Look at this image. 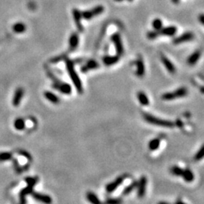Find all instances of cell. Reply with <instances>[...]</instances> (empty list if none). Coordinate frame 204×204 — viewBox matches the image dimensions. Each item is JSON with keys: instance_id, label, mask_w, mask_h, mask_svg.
<instances>
[{"instance_id": "obj_1", "label": "cell", "mask_w": 204, "mask_h": 204, "mask_svg": "<svg viewBox=\"0 0 204 204\" xmlns=\"http://www.w3.org/2000/svg\"><path fill=\"white\" fill-rule=\"evenodd\" d=\"M64 60L66 61V67H67V70L68 72L70 78L71 79L72 82L74 83L77 91L79 93H80V94H82L83 92V84H82L80 77H79V75L77 74V72H76L75 68H74V61H72V60L69 59V58H67V57Z\"/></svg>"}, {"instance_id": "obj_2", "label": "cell", "mask_w": 204, "mask_h": 204, "mask_svg": "<svg viewBox=\"0 0 204 204\" xmlns=\"http://www.w3.org/2000/svg\"><path fill=\"white\" fill-rule=\"evenodd\" d=\"M143 117L146 122L154 126H159L163 128H173L175 126V123L170 120H163V119L158 118L156 116H153L150 113H144L143 114Z\"/></svg>"}, {"instance_id": "obj_3", "label": "cell", "mask_w": 204, "mask_h": 204, "mask_svg": "<svg viewBox=\"0 0 204 204\" xmlns=\"http://www.w3.org/2000/svg\"><path fill=\"white\" fill-rule=\"evenodd\" d=\"M48 76L50 77V78L53 81V85L52 86L54 87L55 89L58 90L60 92H61L62 94L64 95H70L72 92V88L71 86H70L69 83H63V82L60 81L51 72H48Z\"/></svg>"}, {"instance_id": "obj_4", "label": "cell", "mask_w": 204, "mask_h": 204, "mask_svg": "<svg viewBox=\"0 0 204 204\" xmlns=\"http://www.w3.org/2000/svg\"><path fill=\"white\" fill-rule=\"evenodd\" d=\"M188 95V89L185 87H181L176 91L166 92L162 95V99L164 101H172L174 99L184 98Z\"/></svg>"}, {"instance_id": "obj_5", "label": "cell", "mask_w": 204, "mask_h": 204, "mask_svg": "<svg viewBox=\"0 0 204 204\" xmlns=\"http://www.w3.org/2000/svg\"><path fill=\"white\" fill-rule=\"evenodd\" d=\"M110 39H111L112 42L114 44L117 55L121 56L124 52V48H123V45L120 34H118V33L113 34L110 37Z\"/></svg>"}, {"instance_id": "obj_6", "label": "cell", "mask_w": 204, "mask_h": 204, "mask_svg": "<svg viewBox=\"0 0 204 204\" xmlns=\"http://www.w3.org/2000/svg\"><path fill=\"white\" fill-rule=\"evenodd\" d=\"M127 176H128L127 175H123V176H120V177L117 178V179L115 181H113V182L107 184V185H106V191H107V193L110 194L112 193V192L114 191H116V189L118 188V187L120 186V185L123 183V182H124V180L126 179V178L127 177Z\"/></svg>"}, {"instance_id": "obj_7", "label": "cell", "mask_w": 204, "mask_h": 204, "mask_svg": "<svg viewBox=\"0 0 204 204\" xmlns=\"http://www.w3.org/2000/svg\"><path fill=\"white\" fill-rule=\"evenodd\" d=\"M147 178L145 176H142L138 182L137 185V195L139 198H142L146 193V188H147Z\"/></svg>"}, {"instance_id": "obj_8", "label": "cell", "mask_w": 204, "mask_h": 204, "mask_svg": "<svg viewBox=\"0 0 204 204\" xmlns=\"http://www.w3.org/2000/svg\"><path fill=\"white\" fill-rule=\"evenodd\" d=\"M194 38V34L191 32H186L182 34L180 36L177 37L173 40V44L175 45H179L182 43L187 42L191 41Z\"/></svg>"}, {"instance_id": "obj_9", "label": "cell", "mask_w": 204, "mask_h": 204, "mask_svg": "<svg viewBox=\"0 0 204 204\" xmlns=\"http://www.w3.org/2000/svg\"><path fill=\"white\" fill-rule=\"evenodd\" d=\"M72 13H73V16H74V22H75L76 26H77V29L80 32H83L84 31V28H83V26L81 24V19H82V16H81V12L79 9L77 8H74L73 11H72Z\"/></svg>"}, {"instance_id": "obj_10", "label": "cell", "mask_w": 204, "mask_h": 204, "mask_svg": "<svg viewBox=\"0 0 204 204\" xmlns=\"http://www.w3.org/2000/svg\"><path fill=\"white\" fill-rule=\"evenodd\" d=\"M24 89L21 88V87H19V88H18L16 90H15L14 96H13V99H12L13 106H14V107H18V106L19 105L21 100H22L23 97H24Z\"/></svg>"}, {"instance_id": "obj_11", "label": "cell", "mask_w": 204, "mask_h": 204, "mask_svg": "<svg viewBox=\"0 0 204 204\" xmlns=\"http://www.w3.org/2000/svg\"><path fill=\"white\" fill-rule=\"evenodd\" d=\"M32 195L33 198L34 200L37 201H39V202L44 203H51L52 202V200H51V197L48 196L46 194H43L38 193V192H34V191H32V193L31 194Z\"/></svg>"}, {"instance_id": "obj_12", "label": "cell", "mask_w": 204, "mask_h": 204, "mask_svg": "<svg viewBox=\"0 0 204 204\" xmlns=\"http://www.w3.org/2000/svg\"><path fill=\"white\" fill-rule=\"evenodd\" d=\"M80 42V38L77 33H73L69 38V50L73 51L77 48Z\"/></svg>"}, {"instance_id": "obj_13", "label": "cell", "mask_w": 204, "mask_h": 204, "mask_svg": "<svg viewBox=\"0 0 204 204\" xmlns=\"http://www.w3.org/2000/svg\"><path fill=\"white\" fill-rule=\"evenodd\" d=\"M177 33V27L176 26H169V27H162L159 31V34L166 36H173Z\"/></svg>"}, {"instance_id": "obj_14", "label": "cell", "mask_w": 204, "mask_h": 204, "mask_svg": "<svg viewBox=\"0 0 204 204\" xmlns=\"http://www.w3.org/2000/svg\"><path fill=\"white\" fill-rule=\"evenodd\" d=\"M161 57V61L162 62H163V65H164V67H166V69L168 70V72H169V74H175L176 70L175 66H174V64L172 63V61H171L168 57H166V56L163 55V54H161V57Z\"/></svg>"}, {"instance_id": "obj_15", "label": "cell", "mask_w": 204, "mask_h": 204, "mask_svg": "<svg viewBox=\"0 0 204 204\" xmlns=\"http://www.w3.org/2000/svg\"><path fill=\"white\" fill-rule=\"evenodd\" d=\"M99 64L95 60H89L87 61L85 65H83L81 67V72L82 73H86V72L89 71L91 70H94V69H97L99 67Z\"/></svg>"}, {"instance_id": "obj_16", "label": "cell", "mask_w": 204, "mask_h": 204, "mask_svg": "<svg viewBox=\"0 0 204 204\" xmlns=\"http://www.w3.org/2000/svg\"><path fill=\"white\" fill-rule=\"evenodd\" d=\"M103 62L106 66H112L116 64L120 60L119 55H105L103 57Z\"/></svg>"}, {"instance_id": "obj_17", "label": "cell", "mask_w": 204, "mask_h": 204, "mask_svg": "<svg viewBox=\"0 0 204 204\" xmlns=\"http://www.w3.org/2000/svg\"><path fill=\"white\" fill-rule=\"evenodd\" d=\"M136 66V75L138 77H142L145 74V66L144 61L141 59H138L135 62Z\"/></svg>"}, {"instance_id": "obj_18", "label": "cell", "mask_w": 204, "mask_h": 204, "mask_svg": "<svg viewBox=\"0 0 204 204\" xmlns=\"http://www.w3.org/2000/svg\"><path fill=\"white\" fill-rule=\"evenodd\" d=\"M33 189H34V187L27 185V186L26 187V188H23L22 190L20 191V194H19L20 202H21V203H25L26 196H27L28 194H31L33 191Z\"/></svg>"}, {"instance_id": "obj_19", "label": "cell", "mask_w": 204, "mask_h": 204, "mask_svg": "<svg viewBox=\"0 0 204 204\" xmlns=\"http://www.w3.org/2000/svg\"><path fill=\"white\" fill-rule=\"evenodd\" d=\"M201 56V51L200 50H197L193 54H191L189 57L188 58V63L189 65L193 66L199 61Z\"/></svg>"}, {"instance_id": "obj_20", "label": "cell", "mask_w": 204, "mask_h": 204, "mask_svg": "<svg viewBox=\"0 0 204 204\" xmlns=\"http://www.w3.org/2000/svg\"><path fill=\"white\" fill-rule=\"evenodd\" d=\"M44 97H45L47 100L49 101L51 103H52V104H56L59 103L60 100L59 98H58V97H57L56 95H54L53 92H51L45 91V92H44Z\"/></svg>"}, {"instance_id": "obj_21", "label": "cell", "mask_w": 204, "mask_h": 204, "mask_svg": "<svg viewBox=\"0 0 204 204\" xmlns=\"http://www.w3.org/2000/svg\"><path fill=\"white\" fill-rule=\"evenodd\" d=\"M137 98L138 99V101L141 105L148 106L150 104V101L147 98V95L145 94L144 92H139L137 95Z\"/></svg>"}, {"instance_id": "obj_22", "label": "cell", "mask_w": 204, "mask_h": 204, "mask_svg": "<svg viewBox=\"0 0 204 204\" xmlns=\"http://www.w3.org/2000/svg\"><path fill=\"white\" fill-rule=\"evenodd\" d=\"M182 176L184 179V180L186 182H193L194 179V176L193 172L189 169H185V170H183Z\"/></svg>"}, {"instance_id": "obj_23", "label": "cell", "mask_w": 204, "mask_h": 204, "mask_svg": "<svg viewBox=\"0 0 204 204\" xmlns=\"http://www.w3.org/2000/svg\"><path fill=\"white\" fill-rule=\"evenodd\" d=\"M13 31L16 34H22L24 33L27 30V27L25 24L22 22H18L13 25Z\"/></svg>"}, {"instance_id": "obj_24", "label": "cell", "mask_w": 204, "mask_h": 204, "mask_svg": "<svg viewBox=\"0 0 204 204\" xmlns=\"http://www.w3.org/2000/svg\"><path fill=\"white\" fill-rule=\"evenodd\" d=\"M137 185H138V181H134L133 182H132L130 185H128L127 187H126V188L123 189V193H122L123 194V195H129V194L132 193V192H133V191L137 188Z\"/></svg>"}, {"instance_id": "obj_25", "label": "cell", "mask_w": 204, "mask_h": 204, "mask_svg": "<svg viewBox=\"0 0 204 204\" xmlns=\"http://www.w3.org/2000/svg\"><path fill=\"white\" fill-rule=\"evenodd\" d=\"M159 145H160V139L159 138H153L151 141H150L148 144V148L151 151L157 150L159 148Z\"/></svg>"}, {"instance_id": "obj_26", "label": "cell", "mask_w": 204, "mask_h": 204, "mask_svg": "<svg viewBox=\"0 0 204 204\" xmlns=\"http://www.w3.org/2000/svg\"><path fill=\"white\" fill-rule=\"evenodd\" d=\"M86 198L89 201L90 203L93 204H99L101 203L100 200L98 199L97 195L95 194L92 193V192H88L87 194H86Z\"/></svg>"}, {"instance_id": "obj_27", "label": "cell", "mask_w": 204, "mask_h": 204, "mask_svg": "<svg viewBox=\"0 0 204 204\" xmlns=\"http://www.w3.org/2000/svg\"><path fill=\"white\" fill-rule=\"evenodd\" d=\"M14 126L17 130L21 131L25 129V121L22 118H18L14 120Z\"/></svg>"}, {"instance_id": "obj_28", "label": "cell", "mask_w": 204, "mask_h": 204, "mask_svg": "<svg viewBox=\"0 0 204 204\" xmlns=\"http://www.w3.org/2000/svg\"><path fill=\"white\" fill-rule=\"evenodd\" d=\"M152 27H153V28L154 29L155 31H159L163 27V21L159 18H156L152 22Z\"/></svg>"}, {"instance_id": "obj_29", "label": "cell", "mask_w": 204, "mask_h": 204, "mask_svg": "<svg viewBox=\"0 0 204 204\" xmlns=\"http://www.w3.org/2000/svg\"><path fill=\"white\" fill-rule=\"evenodd\" d=\"M13 154L11 152H1L0 153V162L7 161L12 159Z\"/></svg>"}, {"instance_id": "obj_30", "label": "cell", "mask_w": 204, "mask_h": 204, "mask_svg": "<svg viewBox=\"0 0 204 204\" xmlns=\"http://www.w3.org/2000/svg\"><path fill=\"white\" fill-rule=\"evenodd\" d=\"M104 8L103 5H97L96 7L93 8L92 9H91L92 13L93 16L95 17L98 16V15H100L101 14L104 12Z\"/></svg>"}, {"instance_id": "obj_31", "label": "cell", "mask_w": 204, "mask_h": 204, "mask_svg": "<svg viewBox=\"0 0 204 204\" xmlns=\"http://www.w3.org/2000/svg\"><path fill=\"white\" fill-rule=\"evenodd\" d=\"M183 170L184 169H182V168L179 167V166H172V167L171 168V172H172V174H173L174 176H182Z\"/></svg>"}, {"instance_id": "obj_32", "label": "cell", "mask_w": 204, "mask_h": 204, "mask_svg": "<svg viewBox=\"0 0 204 204\" xmlns=\"http://www.w3.org/2000/svg\"><path fill=\"white\" fill-rule=\"evenodd\" d=\"M81 16L82 18H83L85 20H91L94 18L91 10H86V11L81 12Z\"/></svg>"}, {"instance_id": "obj_33", "label": "cell", "mask_w": 204, "mask_h": 204, "mask_svg": "<svg viewBox=\"0 0 204 204\" xmlns=\"http://www.w3.org/2000/svg\"><path fill=\"white\" fill-rule=\"evenodd\" d=\"M159 36H160V34H159V31H155V30L153 31H149V32L147 34V39L150 40L155 39L157 38Z\"/></svg>"}, {"instance_id": "obj_34", "label": "cell", "mask_w": 204, "mask_h": 204, "mask_svg": "<svg viewBox=\"0 0 204 204\" xmlns=\"http://www.w3.org/2000/svg\"><path fill=\"white\" fill-rule=\"evenodd\" d=\"M38 179H39L37 177H27L25 179V182L28 185L34 187L36 184L38 182Z\"/></svg>"}, {"instance_id": "obj_35", "label": "cell", "mask_w": 204, "mask_h": 204, "mask_svg": "<svg viewBox=\"0 0 204 204\" xmlns=\"http://www.w3.org/2000/svg\"><path fill=\"white\" fill-rule=\"evenodd\" d=\"M204 156V150H203V146L200 148V150L197 152V153L195 154L194 159L195 160H200L201 159H203Z\"/></svg>"}, {"instance_id": "obj_36", "label": "cell", "mask_w": 204, "mask_h": 204, "mask_svg": "<svg viewBox=\"0 0 204 204\" xmlns=\"http://www.w3.org/2000/svg\"><path fill=\"white\" fill-rule=\"evenodd\" d=\"M122 202V200L120 198H109L106 200V203L109 204H117Z\"/></svg>"}, {"instance_id": "obj_37", "label": "cell", "mask_w": 204, "mask_h": 204, "mask_svg": "<svg viewBox=\"0 0 204 204\" xmlns=\"http://www.w3.org/2000/svg\"><path fill=\"white\" fill-rule=\"evenodd\" d=\"M65 58H66L65 54H62V55L57 56V57L51 58V63H57V62H59V61H62V60H64Z\"/></svg>"}, {"instance_id": "obj_38", "label": "cell", "mask_w": 204, "mask_h": 204, "mask_svg": "<svg viewBox=\"0 0 204 204\" xmlns=\"http://www.w3.org/2000/svg\"><path fill=\"white\" fill-rule=\"evenodd\" d=\"M20 153H21V155H23V156H25V157H27V159H31V154H30V153H27V152L24 151V150H22V151H21V152H20Z\"/></svg>"}, {"instance_id": "obj_39", "label": "cell", "mask_w": 204, "mask_h": 204, "mask_svg": "<svg viewBox=\"0 0 204 204\" xmlns=\"http://www.w3.org/2000/svg\"><path fill=\"white\" fill-rule=\"evenodd\" d=\"M176 125L179 128H182V127H183V123H182V120H178L176 122Z\"/></svg>"}, {"instance_id": "obj_40", "label": "cell", "mask_w": 204, "mask_h": 204, "mask_svg": "<svg viewBox=\"0 0 204 204\" xmlns=\"http://www.w3.org/2000/svg\"><path fill=\"white\" fill-rule=\"evenodd\" d=\"M199 21H200V22L201 24H204V17H203V14H201L199 16Z\"/></svg>"}, {"instance_id": "obj_41", "label": "cell", "mask_w": 204, "mask_h": 204, "mask_svg": "<svg viewBox=\"0 0 204 204\" xmlns=\"http://www.w3.org/2000/svg\"><path fill=\"white\" fill-rule=\"evenodd\" d=\"M180 1V0H172V2H173V3H175V4H177V3H179V2Z\"/></svg>"}, {"instance_id": "obj_42", "label": "cell", "mask_w": 204, "mask_h": 204, "mask_svg": "<svg viewBox=\"0 0 204 204\" xmlns=\"http://www.w3.org/2000/svg\"><path fill=\"white\" fill-rule=\"evenodd\" d=\"M115 2H122V1H123V0H114Z\"/></svg>"}, {"instance_id": "obj_43", "label": "cell", "mask_w": 204, "mask_h": 204, "mask_svg": "<svg viewBox=\"0 0 204 204\" xmlns=\"http://www.w3.org/2000/svg\"><path fill=\"white\" fill-rule=\"evenodd\" d=\"M127 1H128V2H133V0H127Z\"/></svg>"}]
</instances>
